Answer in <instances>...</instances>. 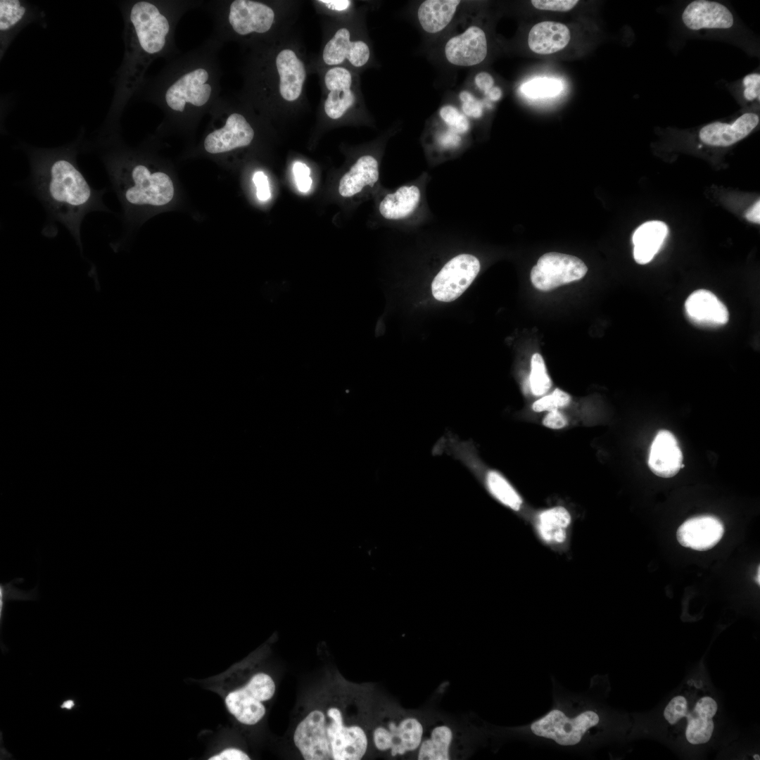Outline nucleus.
Segmentation results:
<instances>
[{
    "mask_svg": "<svg viewBox=\"0 0 760 760\" xmlns=\"http://www.w3.org/2000/svg\"><path fill=\"white\" fill-rule=\"evenodd\" d=\"M200 1L137 0L121 3L125 51L115 77V91L99 137L116 136L120 118L129 100L139 93L146 82L150 65L158 58L178 53L175 45L176 26Z\"/></svg>",
    "mask_w": 760,
    "mask_h": 760,
    "instance_id": "f257e3e1",
    "label": "nucleus"
},
{
    "mask_svg": "<svg viewBox=\"0 0 760 760\" xmlns=\"http://www.w3.org/2000/svg\"><path fill=\"white\" fill-rule=\"evenodd\" d=\"M80 140L57 148L31 147L27 153L37 196L49 217L64 225L81 248L80 227L85 215L110 210L103 201L106 189H94L79 168Z\"/></svg>",
    "mask_w": 760,
    "mask_h": 760,
    "instance_id": "f03ea898",
    "label": "nucleus"
},
{
    "mask_svg": "<svg viewBox=\"0 0 760 760\" xmlns=\"http://www.w3.org/2000/svg\"><path fill=\"white\" fill-rule=\"evenodd\" d=\"M222 45L212 37L170 61L154 78L145 82L141 91L144 98L171 120L190 121L210 113L220 98L218 53Z\"/></svg>",
    "mask_w": 760,
    "mask_h": 760,
    "instance_id": "7ed1b4c3",
    "label": "nucleus"
},
{
    "mask_svg": "<svg viewBox=\"0 0 760 760\" xmlns=\"http://www.w3.org/2000/svg\"><path fill=\"white\" fill-rule=\"evenodd\" d=\"M552 680V704L543 715L514 729L519 737L535 745L588 752L620 730L619 718L597 699L595 682L582 693Z\"/></svg>",
    "mask_w": 760,
    "mask_h": 760,
    "instance_id": "20e7f679",
    "label": "nucleus"
},
{
    "mask_svg": "<svg viewBox=\"0 0 760 760\" xmlns=\"http://www.w3.org/2000/svg\"><path fill=\"white\" fill-rule=\"evenodd\" d=\"M293 740L305 760H360L369 745L365 729L346 725L336 704L310 710L297 724Z\"/></svg>",
    "mask_w": 760,
    "mask_h": 760,
    "instance_id": "39448f33",
    "label": "nucleus"
},
{
    "mask_svg": "<svg viewBox=\"0 0 760 760\" xmlns=\"http://www.w3.org/2000/svg\"><path fill=\"white\" fill-rule=\"evenodd\" d=\"M718 709L707 678L695 674L665 705L663 719L672 738L690 746H702L714 736Z\"/></svg>",
    "mask_w": 760,
    "mask_h": 760,
    "instance_id": "423d86ee",
    "label": "nucleus"
},
{
    "mask_svg": "<svg viewBox=\"0 0 760 760\" xmlns=\"http://www.w3.org/2000/svg\"><path fill=\"white\" fill-rule=\"evenodd\" d=\"M99 144L105 148L102 158L110 181L127 204L158 207L172 199L173 183L166 173L151 171L149 166L123 152L116 145V137Z\"/></svg>",
    "mask_w": 760,
    "mask_h": 760,
    "instance_id": "0eeeda50",
    "label": "nucleus"
},
{
    "mask_svg": "<svg viewBox=\"0 0 760 760\" xmlns=\"http://www.w3.org/2000/svg\"><path fill=\"white\" fill-rule=\"evenodd\" d=\"M214 19L213 38L223 42L253 34H264L272 27L275 13L268 4L252 0H220L207 4Z\"/></svg>",
    "mask_w": 760,
    "mask_h": 760,
    "instance_id": "6e6552de",
    "label": "nucleus"
},
{
    "mask_svg": "<svg viewBox=\"0 0 760 760\" xmlns=\"http://www.w3.org/2000/svg\"><path fill=\"white\" fill-rule=\"evenodd\" d=\"M237 103L229 97H221L210 111L222 123L208 132L203 139L205 152L224 154L249 146L255 132Z\"/></svg>",
    "mask_w": 760,
    "mask_h": 760,
    "instance_id": "1a4fd4ad",
    "label": "nucleus"
},
{
    "mask_svg": "<svg viewBox=\"0 0 760 760\" xmlns=\"http://www.w3.org/2000/svg\"><path fill=\"white\" fill-rule=\"evenodd\" d=\"M272 677L262 672L254 674L241 688L230 692L225 698L226 707L237 721L246 725L258 723L265 714L263 702L275 692Z\"/></svg>",
    "mask_w": 760,
    "mask_h": 760,
    "instance_id": "9d476101",
    "label": "nucleus"
},
{
    "mask_svg": "<svg viewBox=\"0 0 760 760\" xmlns=\"http://www.w3.org/2000/svg\"><path fill=\"white\" fill-rule=\"evenodd\" d=\"M424 733L423 724L417 717L405 716L376 724L372 742L378 751L389 752L392 756H403L418 749Z\"/></svg>",
    "mask_w": 760,
    "mask_h": 760,
    "instance_id": "9b49d317",
    "label": "nucleus"
},
{
    "mask_svg": "<svg viewBox=\"0 0 760 760\" xmlns=\"http://www.w3.org/2000/svg\"><path fill=\"white\" fill-rule=\"evenodd\" d=\"M588 267L583 260L571 255L550 252L543 255L531 272L534 287L547 291L582 279Z\"/></svg>",
    "mask_w": 760,
    "mask_h": 760,
    "instance_id": "f8f14e48",
    "label": "nucleus"
},
{
    "mask_svg": "<svg viewBox=\"0 0 760 760\" xmlns=\"http://www.w3.org/2000/svg\"><path fill=\"white\" fill-rule=\"evenodd\" d=\"M480 262L470 254H460L449 260L431 284L433 297L442 302L459 298L471 285L480 270Z\"/></svg>",
    "mask_w": 760,
    "mask_h": 760,
    "instance_id": "ddd939ff",
    "label": "nucleus"
},
{
    "mask_svg": "<svg viewBox=\"0 0 760 760\" xmlns=\"http://www.w3.org/2000/svg\"><path fill=\"white\" fill-rule=\"evenodd\" d=\"M448 61L457 66H472L481 63L487 56L488 45L484 31L476 25L451 37L445 46Z\"/></svg>",
    "mask_w": 760,
    "mask_h": 760,
    "instance_id": "4468645a",
    "label": "nucleus"
},
{
    "mask_svg": "<svg viewBox=\"0 0 760 760\" xmlns=\"http://www.w3.org/2000/svg\"><path fill=\"white\" fill-rule=\"evenodd\" d=\"M734 16L724 4L709 0H695L688 4L682 13V21L690 30H725L733 27Z\"/></svg>",
    "mask_w": 760,
    "mask_h": 760,
    "instance_id": "2eb2a0df",
    "label": "nucleus"
},
{
    "mask_svg": "<svg viewBox=\"0 0 760 760\" xmlns=\"http://www.w3.org/2000/svg\"><path fill=\"white\" fill-rule=\"evenodd\" d=\"M685 312L695 325L704 328H718L729 319L726 306L712 292L699 289L692 293L685 303Z\"/></svg>",
    "mask_w": 760,
    "mask_h": 760,
    "instance_id": "dca6fc26",
    "label": "nucleus"
},
{
    "mask_svg": "<svg viewBox=\"0 0 760 760\" xmlns=\"http://www.w3.org/2000/svg\"><path fill=\"white\" fill-rule=\"evenodd\" d=\"M42 18V12L31 4L20 0L0 1L1 58L14 37L26 25Z\"/></svg>",
    "mask_w": 760,
    "mask_h": 760,
    "instance_id": "f3484780",
    "label": "nucleus"
},
{
    "mask_svg": "<svg viewBox=\"0 0 760 760\" xmlns=\"http://www.w3.org/2000/svg\"><path fill=\"white\" fill-rule=\"evenodd\" d=\"M723 533V525L718 519L704 515L688 519L678 528L676 536L683 546L704 551L715 546Z\"/></svg>",
    "mask_w": 760,
    "mask_h": 760,
    "instance_id": "a211bd4d",
    "label": "nucleus"
},
{
    "mask_svg": "<svg viewBox=\"0 0 760 760\" xmlns=\"http://www.w3.org/2000/svg\"><path fill=\"white\" fill-rule=\"evenodd\" d=\"M759 122L757 113H745L731 123L714 122L705 125L700 129L699 138L709 146L727 147L746 137Z\"/></svg>",
    "mask_w": 760,
    "mask_h": 760,
    "instance_id": "6ab92c4d",
    "label": "nucleus"
},
{
    "mask_svg": "<svg viewBox=\"0 0 760 760\" xmlns=\"http://www.w3.org/2000/svg\"><path fill=\"white\" fill-rule=\"evenodd\" d=\"M683 454L674 435L661 430L655 436L650 448L648 465L656 475L669 478L676 475L682 467Z\"/></svg>",
    "mask_w": 760,
    "mask_h": 760,
    "instance_id": "aec40b11",
    "label": "nucleus"
},
{
    "mask_svg": "<svg viewBox=\"0 0 760 760\" xmlns=\"http://www.w3.org/2000/svg\"><path fill=\"white\" fill-rule=\"evenodd\" d=\"M324 82L329 91L324 103V110L330 118L336 120L343 116L355 102V96L350 89L352 76L348 70L335 67L327 72Z\"/></svg>",
    "mask_w": 760,
    "mask_h": 760,
    "instance_id": "412c9836",
    "label": "nucleus"
},
{
    "mask_svg": "<svg viewBox=\"0 0 760 760\" xmlns=\"http://www.w3.org/2000/svg\"><path fill=\"white\" fill-rule=\"evenodd\" d=\"M279 77V92L283 99L293 101L302 92L306 77L303 63L289 49L281 50L274 58Z\"/></svg>",
    "mask_w": 760,
    "mask_h": 760,
    "instance_id": "4be33fe9",
    "label": "nucleus"
},
{
    "mask_svg": "<svg viewBox=\"0 0 760 760\" xmlns=\"http://www.w3.org/2000/svg\"><path fill=\"white\" fill-rule=\"evenodd\" d=\"M350 37V32L346 28L336 32L323 51L322 57L326 64L338 65L346 58L355 67L367 63L370 56L368 45L362 41L351 42Z\"/></svg>",
    "mask_w": 760,
    "mask_h": 760,
    "instance_id": "5701e85b",
    "label": "nucleus"
},
{
    "mask_svg": "<svg viewBox=\"0 0 760 760\" xmlns=\"http://www.w3.org/2000/svg\"><path fill=\"white\" fill-rule=\"evenodd\" d=\"M570 39V31L565 25L554 21H543L531 29L528 44L534 53L546 55L563 49Z\"/></svg>",
    "mask_w": 760,
    "mask_h": 760,
    "instance_id": "b1692460",
    "label": "nucleus"
},
{
    "mask_svg": "<svg viewBox=\"0 0 760 760\" xmlns=\"http://www.w3.org/2000/svg\"><path fill=\"white\" fill-rule=\"evenodd\" d=\"M667 234L668 227L661 221L647 222L638 227L632 237L636 262H650L661 248Z\"/></svg>",
    "mask_w": 760,
    "mask_h": 760,
    "instance_id": "393cba45",
    "label": "nucleus"
},
{
    "mask_svg": "<svg viewBox=\"0 0 760 760\" xmlns=\"http://www.w3.org/2000/svg\"><path fill=\"white\" fill-rule=\"evenodd\" d=\"M379 179L377 160L372 156H361L341 179L338 192L343 197H350L366 186H372Z\"/></svg>",
    "mask_w": 760,
    "mask_h": 760,
    "instance_id": "a878e982",
    "label": "nucleus"
},
{
    "mask_svg": "<svg viewBox=\"0 0 760 760\" xmlns=\"http://www.w3.org/2000/svg\"><path fill=\"white\" fill-rule=\"evenodd\" d=\"M571 517L564 507L557 506L542 511L537 517L536 531L546 543L558 545L565 542Z\"/></svg>",
    "mask_w": 760,
    "mask_h": 760,
    "instance_id": "bb28decb",
    "label": "nucleus"
},
{
    "mask_svg": "<svg viewBox=\"0 0 760 760\" xmlns=\"http://www.w3.org/2000/svg\"><path fill=\"white\" fill-rule=\"evenodd\" d=\"M461 1L459 0H426L417 10L419 22L424 31L435 34L452 20Z\"/></svg>",
    "mask_w": 760,
    "mask_h": 760,
    "instance_id": "cd10ccee",
    "label": "nucleus"
},
{
    "mask_svg": "<svg viewBox=\"0 0 760 760\" xmlns=\"http://www.w3.org/2000/svg\"><path fill=\"white\" fill-rule=\"evenodd\" d=\"M420 197L421 192L417 186H403L394 193L387 194L381 201L379 210L386 219H403L417 208Z\"/></svg>",
    "mask_w": 760,
    "mask_h": 760,
    "instance_id": "c85d7f7f",
    "label": "nucleus"
},
{
    "mask_svg": "<svg viewBox=\"0 0 760 760\" xmlns=\"http://www.w3.org/2000/svg\"><path fill=\"white\" fill-rule=\"evenodd\" d=\"M454 734L452 728L445 724L433 726L426 735H423L417 749L419 760L450 759V749Z\"/></svg>",
    "mask_w": 760,
    "mask_h": 760,
    "instance_id": "c756f323",
    "label": "nucleus"
},
{
    "mask_svg": "<svg viewBox=\"0 0 760 760\" xmlns=\"http://www.w3.org/2000/svg\"><path fill=\"white\" fill-rule=\"evenodd\" d=\"M23 578H17L8 583H0V627L2 628L4 621L6 606L9 601L36 600L39 597L37 587L26 591L14 586V583H21Z\"/></svg>",
    "mask_w": 760,
    "mask_h": 760,
    "instance_id": "7c9ffc66",
    "label": "nucleus"
},
{
    "mask_svg": "<svg viewBox=\"0 0 760 760\" xmlns=\"http://www.w3.org/2000/svg\"><path fill=\"white\" fill-rule=\"evenodd\" d=\"M529 384L532 393L536 396L546 393L552 386L544 360L538 353H534L531 357Z\"/></svg>",
    "mask_w": 760,
    "mask_h": 760,
    "instance_id": "2f4dec72",
    "label": "nucleus"
},
{
    "mask_svg": "<svg viewBox=\"0 0 760 760\" xmlns=\"http://www.w3.org/2000/svg\"><path fill=\"white\" fill-rule=\"evenodd\" d=\"M560 81L555 78L538 77L524 83L521 91L532 98L552 97L562 90Z\"/></svg>",
    "mask_w": 760,
    "mask_h": 760,
    "instance_id": "473e14b6",
    "label": "nucleus"
},
{
    "mask_svg": "<svg viewBox=\"0 0 760 760\" xmlns=\"http://www.w3.org/2000/svg\"><path fill=\"white\" fill-rule=\"evenodd\" d=\"M570 401L571 397L567 393L559 388H555L550 395L535 401L532 408L536 412L557 410L568 405Z\"/></svg>",
    "mask_w": 760,
    "mask_h": 760,
    "instance_id": "72a5a7b5",
    "label": "nucleus"
},
{
    "mask_svg": "<svg viewBox=\"0 0 760 760\" xmlns=\"http://www.w3.org/2000/svg\"><path fill=\"white\" fill-rule=\"evenodd\" d=\"M440 116L451 130L457 134L466 133L470 127L467 116L461 113L455 106H443L439 111Z\"/></svg>",
    "mask_w": 760,
    "mask_h": 760,
    "instance_id": "f704fd0d",
    "label": "nucleus"
},
{
    "mask_svg": "<svg viewBox=\"0 0 760 760\" xmlns=\"http://www.w3.org/2000/svg\"><path fill=\"white\" fill-rule=\"evenodd\" d=\"M459 96L464 115L474 118H479L482 115L483 105L474 95L467 91H462Z\"/></svg>",
    "mask_w": 760,
    "mask_h": 760,
    "instance_id": "c9c22d12",
    "label": "nucleus"
},
{
    "mask_svg": "<svg viewBox=\"0 0 760 760\" xmlns=\"http://www.w3.org/2000/svg\"><path fill=\"white\" fill-rule=\"evenodd\" d=\"M293 174L298 190L307 193L312 186L310 167L304 163L296 161L293 165Z\"/></svg>",
    "mask_w": 760,
    "mask_h": 760,
    "instance_id": "e433bc0d",
    "label": "nucleus"
},
{
    "mask_svg": "<svg viewBox=\"0 0 760 760\" xmlns=\"http://www.w3.org/2000/svg\"><path fill=\"white\" fill-rule=\"evenodd\" d=\"M743 96L748 101H758L760 99V75L753 72L746 75L742 80Z\"/></svg>",
    "mask_w": 760,
    "mask_h": 760,
    "instance_id": "4c0bfd02",
    "label": "nucleus"
},
{
    "mask_svg": "<svg viewBox=\"0 0 760 760\" xmlns=\"http://www.w3.org/2000/svg\"><path fill=\"white\" fill-rule=\"evenodd\" d=\"M531 4L537 9L552 11H568L578 3L577 0H532Z\"/></svg>",
    "mask_w": 760,
    "mask_h": 760,
    "instance_id": "58836bf2",
    "label": "nucleus"
},
{
    "mask_svg": "<svg viewBox=\"0 0 760 760\" xmlns=\"http://www.w3.org/2000/svg\"><path fill=\"white\" fill-rule=\"evenodd\" d=\"M253 181L256 186V195L260 201H265L271 196L269 182L267 176L263 172L258 171L253 177Z\"/></svg>",
    "mask_w": 760,
    "mask_h": 760,
    "instance_id": "ea45409f",
    "label": "nucleus"
},
{
    "mask_svg": "<svg viewBox=\"0 0 760 760\" xmlns=\"http://www.w3.org/2000/svg\"><path fill=\"white\" fill-rule=\"evenodd\" d=\"M543 424L546 427L559 429L564 427L567 424V419L566 417L557 410H552L550 411L545 417L543 420Z\"/></svg>",
    "mask_w": 760,
    "mask_h": 760,
    "instance_id": "a19ab883",
    "label": "nucleus"
},
{
    "mask_svg": "<svg viewBox=\"0 0 760 760\" xmlns=\"http://www.w3.org/2000/svg\"><path fill=\"white\" fill-rule=\"evenodd\" d=\"M249 756L241 749L227 748L218 754L210 757L209 760H249Z\"/></svg>",
    "mask_w": 760,
    "mask_h": 760,
    "instance_id": "79ce46f5",
    "label": "nucleus"
},
{
    "mask_svg": "<svg viewBox=\"0 0 760 760\" xmlns=\"http://www.w3.org/2000/svg\"><path fill=\"white\" fill-rule=\"evenodd\" d=\"M476 87L485 94L493 87L494 80L493 77L486 72L478 73L474 79Z\"/></svg>",
    "mask_w": 760,
    "mask_h": 760,
    "instance_id": "37998d69",
    "label": "nucleus"
},
{
    "mask_svg": "<svg viewBox=\"0 0 760 760\" xmlns=\"http://www.w3.org/2000/svg\"><path fill=\"white\" fill-rule=\"evenodd\" d=\"M460 141L461 139L458 134L451 129L443 132L438 137V142L444 148L455 147L460 144Z\"/></svg>",
    "mask_w": 760,
    "mask_h": 760,
    "instance_id": "c03bdc74",
    "label": "nucleus"
},
{
    "mask_svg": "<svg viewBox=\"0 0 760 760\" xmlns=\"http://www.w3.org/2000/svg\"><path fill=\"white\" fill-rule=\"evenodd\" d=\"M318 2L324 4L329 9L338 11L346 10L351 4L348 0H321Z\"/></svg>",
    "mask_w": 760,
    "mask_h": 760,
    "instance_id": "a18cd8bd",
    "label": "nucleus"
},
{
    "mask_svg": "<svg viewBox=\"0 0 760 760\" xmlns=\"http://www.w3.org/2000/svg\"><path fill=\"white\" fill-rule=\"evenodd\" d=\"M760 201H758L755 204L752 206L746 213V218L747 220L759 223L760 221Z\"/></svg>",
    "mask_w": 760,
    "mask_h": 760,
    "instance_id": "49530a36",
    "label": "nucleus"
},
{
    "mask_svg": "<svg viewBox=\"0 0 760 760\" xmlns=\"http://www.w3.org/2000/svg\"><path fill=\"white\" fill-rule=\"evenodd\" d=\"M79 707L80 704H78L77 699L72 697L65 698L61 702L58 706L60 709L66 711H72L78 709Z\"/></svg>",
    "mask_w": 760,
    "mask_h": 760,
    "instance_id": "de8ad7c7",
    "label": "nucleus"
},
{
    "mask_svg": "<svg viewBox=\"0 0 760 760\" xmlns=\"http://www.w3.org/2000/svg\"><path fill=\"white\" fill-rule=\"evenodd\" d=\"M488 97L493 101H498L502 96V90L498 87H493L486 94Z\"/></svg>",
    "mask_w": 760,
    "mask_h": 760,
    "instance_id": "09e8293b",
    "label": "nucleus"
},
{
    "mask_svg": "<svg viewBox=\"0 0 760 760\" xmlns=\"http://www.w3.org/2000/svg\"><path fill=\"white\" fill-rule=\"evenodd\" d=\"M759 573H760V569H759V568H758V574H757V576L756 577V582L759 585L760 583V579H759L760 578V574H759Z\"/></svg>",
    "mask_w": 760,
    "mask_h": 760,
    "instance_id": "8fccbe9b",
    "label": "nucleus"
},
{
    "mask_svg": "<svg viewBox=\"0 0 760 760\" xmlns=\"http://www.w3.org/2000/svg\"><path fill=\"white\" fill-rule=\"evenodd\" d=\"M753 759H758V760H759V759H760V758H759V754H755V755H754V756H753Z\"/></svg>",
    "mask_w": 760,
    "mask_h": 760,
    "instance_id": "3c124183",
    "label": "nucleus"
}]
</instances>
